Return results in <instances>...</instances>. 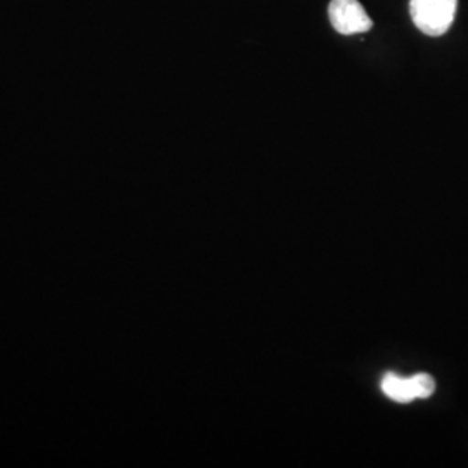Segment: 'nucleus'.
<instances>
[{
    "label": "nucleus",
    "mask_w": 468,
    "mask_h": 468,
    "mask_svg": "<svg viewBox=\"0 0 468 468\" xmlns=\"http://www.w3.org/2000/svg\"><path fill=\"white\" fill-rule=\"evenodd\" d=\"M458 0H410V15L420 32L441 37L450 30Z\"/></svg>",
    "instance_id": "1"
},
{
    "label": "nucleus",
    "mask_w": 468,
    "mask_h": 468,
    "mask_svg": "<svg viewBox=\"0 0 468 468\" xmlns=\"http://www.w3.org/2000/svg\"><path fill=\"white\" fill-rule=\"evenodd\" d=\"M328 16L338 34H367L373 28V21L359 0H332L328 5Z\"/></svg>",
    "instance_id": "2"
},
{
    "label": "nucleus",
    "mask_w": 468,
    "mask_h": 468,
    "mask_svg": "<svg viewBox=\"0 0 468 468\" xmlns=\"http://www.w3.org/2000/svg\"><path fill=\"white\" fill-rule=\"evenodd\" d=\"M382 390L385 396L392 401L399 402V404H408V402L415 401V394L410 384V378H402L396 373H387L382 378Z\"/></svg>",
    "instance_id": "3"
},
{
    "label": "nucleus",
    "mask_w": 468,
    "mask_h": 468,
    "mask_svg": "<svg viewBox=\"0 0 468 468\" xmlns=\"http://www.w3.org/2000/svg\"><path fill=\"white\" fill-rule=\"evenodd\" d=\"M410 384H411L413 394H415L417 399H427L434 394L435 380L427 373H419V375L411 377Z\"/></svg>",
    "instance_id": "4"
}]
</instances>
